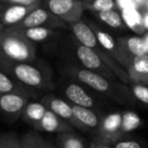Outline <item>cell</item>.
<instances>
[{
    "mask_svg": "<svg viewBox=\"0 0 148 148\" xmlns=\"http://www.w3.org/2000/svg\"><path fill=\"white\" fill-rule=\"evenodd\" d=\"M72 32H73L74 37L79 42V44L82 46H85L87 48L92 49L99 57L103 59V61L106 63V65L112 70L116 76L123 81L124 83H129V75H128L127 70L124 67H122L115 59L111 57L109 54L106 52V50L101 46V44L97 41V38L93 32L92 27H89L83 21H79L77 23H72Z\"/></svg>",
    "mask_w": 148,
    "mask_h": 148,
    "instance_id": "obj_1",
    "label": "cell"
},
{
    "mask_svg": "<svg viewBox=\"0 0 148 148\" xmlns=\"http://www.w3.org/2000/svg\"><path fill=\"white\" fill-rule=\"evenodd\" d=\"M0 58L25 63L35 58V49L23 35L7 31L0 34Z\"/></svg>",
    "mask_w": 148,
    "mask_h": 148,
    "instance_id": "obj_2",
    "label": "cell"
},
{
    "mask_svg": "<svg viewBox=\"0 0 148 148\" xmlns=\"http://www.w3.org/2000/svg\"><path fill=\"white\" fill-rule=\"evenodd\" d=\"M48 7L52 14L71 23L80 21L85 9L79 0H48Z\"/></svg>",
    "mask_w": 148,
    "mask_h": 148,
    "instance_id": "obj_3",
    "label": "cell"
},
{
    "mask_svg": "<svg viewBox=\"0 0 148 148\" xmlns=\"http://www.w3.org/2000/svg\"><path fill=\"white\" fill-rule=\"evenodd\" d=\"M76 55L79 61L83 64V66H85L86 69L95 71L103 76H107L110 78H114V76H116L112 70L106 65L103 59L90 48L79 45L76 49Z\"/></svg>",
    "mask_w": 148,
    "mask_h": 148,
    "instance_id": "obj_4",
    "label": "cell"
},
{
    "mask_svg": "<svg viewBox=\"0 0 148 148\" xmlns=\"http://www.w3.org/2000/svg\"><path fill=\"white\" fill-rule=\"evenodd\" d=\"M95 32V36L97 38V41L101 44V46L106 50L108 54L111 56L113 59H115L122 67H124L125 69H127V67L131 63L132 58L128 57L125 54V52L121 49L120 45L118 44V42H116L114 40V38L111 35H109L106 32L101 31L99 29H97L95 27H91Z\"/></svg>",
    "mask_w": 148,
    "mask_h": 148,
    "instance_id": "obj_5",
    "label": "cell"
},
{
    "mask_svg": "<svg viewBox=\"0 0 148 148\" xmlns=\"http://www.w3.org/2000/svg\"><path fill=\"white\" fill-rule=\"evenodd\" d=\"M99 133L103 140L108 142H116L121 138L122 131V114L113 113L108 115L99 123Z\"/></svg>",
    "mask_w": 148,
    "mask_h": 148,
    "instance_id": "obj_6",
    "label": "cell"
},
{
    "mask_svg": "<svg viewBox=\"0 0 148 148\" xmlns=\"http://www.w3.org/2000/svg\"><path fill=\"white\" fill-rule=\"evenodd\" d=\"M12 73L19 81L29 86H41L44 78L40 70L27 63H16L12 65Z\"/></svg>",
    "mask_w": 148,
    "mask_h": 148,
    "instance_id": "obj_7",
    "label": "cell"
},
{
    "mask_svg": "<svg viewBox=\"0 0 148 148\" xmlns=\"http://www.w3.org/2000/svg\"><path fill=\"white\" fill-rule=\"evenodd\" d=\"M45 103L48 105L49 110H51L53 113H55L61 119L68 121V123L73 126V127L79 128V129H84L85 128L82 124H80L77 121L76 118L74 117L71 106L68 105L63 99H57V97H51V99L47 97L45 99Z\"/></svg>",
    "mask_w": 148,
    "mask_h": 148,
    "instance_id": "obj_8",
    "label": "cell"
},
{
    "mask_svg": "<svg viewBox=\"0 0 148 148\" xmlns=\"http://www.w3.org/2000/svg\"><path fill=\"white\" fill-rule=\"evenodd\" d=\"M36 127L48 133H67L72 129V125L64 122L63 119L48 109L43 119L36 124Z\"/></svg>",
    "mask_w": 148,
    "mask_h": 148,
    "instance_id": "obj_9",
    "label": "cell"
},
{
    "mask_svg": "<svg viewBox=\"0 0 148 148\" xmlns=\"http://www.w3.org/2000/svg\"><path fill=\"white\" fill-rule=\"evenodd\" d=\"M50 17H51L50 12H48L47 10H45L44 8H41V7H36L21 23L13 25V27H10V29H8L7 31L17 32L21 31V29H31V27H42L43 25H45V23H47L49 21Z\"/></svg>",
    "mask_w": 148,
    "mask_h": 148,
    "instance_id": "obj_10",
    "label": "cell"
},
{
    "mask_svg": "<svg viewBox=\"0 0 148 148\" xmlns=\"http://www.w3.org/2000/svg\"><path fill=\"white\" fill-rule=\"evenodd\" d=\"M126 70L129 75L130 82L142 84L146 74L148 73V54L133 57Z\"/></svg>",
    "mask_w": 148,
    "mask_h": 148,
    "instance_id": "obj_11",
    "label": "cell"
},
{
    "mask_svg": "<svg viewBox=\"0 0 148 148\" xmlns=\"http://www.w3.org/2000/svg\"><path fill=\"white\" fill-rule=\"evenodd\" d=\"M118 44L130 58L147 54V46L143 37H127L119 39Z\"/></svg>",
    "mask_w": 148,
    "mask_h": 148,
    "instance_id": "obj_12",
    "label": "cell"
},
{
    "mask_svg": "<svg viewBox=\"0 0 148 148\" xmlns=\"http://www.w3.org/2000/svg\"><path fill=\"white\" fill-rule=\"evenodd\" d=\"M65 95L68 97V99L72 101L75 106L90 109L95 105L93 99H91L90 95H87L82 87L75 83H71L66 87Z\"/></svg>",
    "mask_w": 148,
    "mask_h": 148,
    "instance_id": "obj_13",
    "label": "cell"
},
{
    "mask_svg": "<svg viewBox=\"0 0 148 148\" xmlns=\"http://www.w3.org/2000/svg\"><path fill=\"white\" fill-rule=\"evenodd\" d=\"M38 6H23V5H11L6 8L2 15V23L5 25H13L21 23L33 9Z\"/></svg>",
    "mask_w": 148,
    "mask_h": 148,
    "instance_id": "obj_14",
    "label": "cell"
},
{
    "mask_svg": "<svg viewBox=\"0 0 148 148\" xmlns=\"http://www.w3.org/2000/svg\"><path fill=\"white\" fill-rule=\"evenodd\" d=\"M25 99L16 93H2L0 97V109L8 114H15L25 107Z\"/></svg>",
    "mask_w": 148,
    "mask_h": 148,
    "instance_id": "obj_15",
    "label": "cell"
},
{
    "mask_svg": "<svg viewBox=\"0 0 148 148\" xmlns=\"http://www.w3.org/2000/svg\"><path fill=\"white\" fill-rule=\"evenodd\" d=\"M122 18L128 27L136 34H145L146 29L143 25L142 12L137 8H128L122 10Z\"/></svg>",
    "mask_w": 148,
    "mask_h": 148,
    "instance_id": "obj_16",
    "label": "cell"
},
{
    "mask_svg": "<svg viewBox=\"0 0 148 148\" xmlns=\"http://www.w3.org/2000/svg\"><path fill=\"white\" fill-rule=\"evenodd\" d=\"M74 117L80 124H82L85 128H97L99 126V120L97 116L88 108L79 107V106H72Z\"/></svg>",
    "mask_w": 148,
    "mask_h": 148,
    "instance_id": "obj_17",
    "label": "cell"
},
{
    "mask_svg": "<svg viewBox=\"0 0 148 148\" xmlns=\"http://www.w3.org/2000/svg\"><path fill=\"white\" fill-rule=\"evenodd\" d=\"M17 33L23 35V37L27 38L31 42H43L47 40L50 36H52L53 32H52V29L45 27H36L17 31Z\"/></svg>",
    "mask_w": 148,
    "mask_h": 148,
    "instance_id": "obj_18",
    "label": "cell"
},
{
    "mask_svg": "<svg viewBox=\"0 0 148 148\" xmlns=\"http://www.w3.org/2000/svg\"><path fill=\"white\" fill-rule=\"evenodd\" d=\"M99 18L114 29H122L126 25L122 18V15L115 9L99 12Z\"/></svg>",
    "mask_w": 148,
    "mask_h": 148,
    "instance_id": "obj_19",
    "label": "cell"
},
{
    "mask_svg": "<svg viewBox=\"0 0 148 148\" xmlns=\"http://www.w3.org/2000/svg\"><path fill=\"white\" fill-rule=\"evenodd\" d=\"M142 125V120L134 112H125L122 114V131L123 133L131 132Z\"/></svg>",
    "mask_w": 148,
    "mask_h": 148,
    "instance_id": "obj_20",
    "label": "cell"
},
{
    "mask_svg": "<svg viewBox=\"0 0 148 148\" xmlns=\"http://www.w3.org/2000/svg\"><path fill=\"white\" fill-rule=\"evenodd\" d=\"M46 112H47V109L45 105L41 103H32L25 108V117L29 121L37 124L43 119Z\"/></svg>",
    "mask_w": 148,
    "mask_h": 148,
    "instance_id": "obj_21",
    "label": "cell"
},
{
    "mask_svg": "<svg viewBox=\"0 0 148 148\" xmlns=\"http://www.w3.org/2000/svg\"><path fill=\"white\" fill-rule=\"evenodd\" d=\"M60 148H84L82 141L70 133H61L58 137Z\"/></svg>",
    "mask_w": 148,
    "mask_h": 148,
    "instance_id": "obj_22",
    "label": "cell"
},
{
    "mask_svg": "<svg viewBox=\"0 0 148 148\" xmlns=\"http://www.w3.org/2000/svg\"><path fill=\"white\" fill-rule=\"evenodd\" d=\"M84 7H88L97 12H103L115 9L117 7V3L115 0H91L90 3L84 2Z\"/></svg>",
    "mask_w": 148,
    "mask_h": 148,
    "instance_id": "obj_23",
    "label": "cell"
},
{
    "mask_svg": "<svg viewBox=\"0 0 148 148\" xmlns=\"http://www.w3.org/2000/svg\"><path fill=\"white\" fill-rule=\"evenodd\" d=\"M131 92L133 97L142 103L148 106V86L141 83H132Z\"/></svg>",
    "mask_w": 148,
    "mask_h": 148,
    "instance_id": "obj_24",
    "label": "cell"
},
{
    "mask_svg": "<svg viewBox=\"0 0 148 148\" xmlns=\"http://www.w3.org/2000/svg\"><path fill=\"white\" fill-rule=\"evenodd\" d=\"M23 148H43L44 141L35 134H27L21 141Z\"/></svg>",
    "mask_w": 148,
    "mask_h": 148,
    "instance_id": "obj_25",
    "label": "cell"
},
{
    "mask_svg": "<svg viewBox=\"0 0 148 148\" xmlns=\"http://www.w3.org/2000/svg\"><path fill=\"white\" fill-rule=\"evenodd\" d=\"M0 148H23V144L13 135H6L0 139Z\"/></svg>",
    "mask_w": 148,
    "mask_h": 148,
    "instance_id": "obj_26",
    "label": "cell"
},
{
    "mask_svg": "<svg viewBox=\"0 0 148 148\" xmlns=\"http://www.w3.org/2000/svg\"><path fill=\"white\" fill-rule=\"evenodd\" d=\"M14 89V84L10 78L0 71V93H9Z\"/></svg>",
    "mask_w": 148,
    "mask_h": 148,
    "instance_id": "obj_27",
    "label": "cell"
},
{
    "mask_svg": "<svg viewBox=\"0 0 148 148\" xmlns=\"http://www.w3.org/2000/svg\"><path fill=\"white\" fill-rule=\"evenodd\" d=\"M113 148H143L138 141L135 140H117L114 142Z\"/></svg>",
    "mask_w": 148,
    "mask_h": 148,
    "instance_id": "obj_28",
    "label": "cell"
},
{
    "mask_svg": "<svg viewBox=\"0 0 148 148\" xmlns=\"http://www.w3.org/2000/svg\"><path fill=\"white\" fill-rule=\"evenodd\" d=\"M12 5H23V6H38L40 0H0Z\"/></svg>",
    "mask_w": 148,
    "mask_h": 148,
    "instance_id": "obj_29",
    "label": "cell"
},
{
    "mask_svg": "<svg viewBox=\"0 0 148 148\" xmlns=\"http://www.w3.org/2000/svg\"><path fill=\"white\" fill-rule=\"evenodd\" d=\"M92 143L95 144V148H112L111 146H110L109 142L105 141V140H103L101 138H99V140H95Z\"/></svg>",
    "mask_w": 148,
    "mask_h": 148,
    "instance_id": "obj_30",
    "label": "cell"
},
{
    "mask_svg": "<svg viewBox=\"0 0 148 148\" xmlns=\"http://www.w3.org/2000/svg\"><path fill=\"white\" fill-rule=\"evenodd\" d=\"M141 11V10H140ZM142 16H143V25L145 27L146 31H148V11L146 10H142Z\"/></svg>",
    "mask_w": 148,
    "mask_h": 148,
    "instance_id": "obj_31",
    "label": "cell"
},
{
    "mask_svg": "<svg viewBox=\"0 0 148 148\" xmlns=\"http://www.w3.org/2000/svg\"><path fill=\"white\" fill-rule=\"evenodd\" d=\"M133 2L135 3L136 7H137L139 10H141L144 6V2H145V0H133Z\"/></svg>",
    "mask_w": 148,
    "mask_h": 148,
    "instance_id": "obj_32",
    "label": "cell"
},
{
    "mask_svg": "<svg viewBox=\"0 0 148 148\" xmlns=\"http://www.w3.org/2000/svg\"><path fill=\"white\" fill-rule=\"evenodd\" d=\"M143 38H144V40H145L146 46H147V54H148V31L143 35Z\"/></svg>",
    "mask_w": 148,
    "mask_h": 148,
    "instance_id": "obj_33",
    "label": "cell"
},
{
    "mask_svg": "<svg viewBox=\"0 0 148 148\" xmlns=\"http://www.w3.org/2000/svg\"><path fill=\"white\" fill-rule=\"evenodd\" d=\"M142 10L148 11V0H145V2H144V6H143V8L141 9V11Z\"/></svg>",
    "mask_w": 148,
    "mask_h": 148,
    "instance_id": "obj_34",
    "label": "cell"
},
{
    "mask_svg": "<svg viewBox=\"0 0 148 148\" xmlns=\"http://www.w3.org/2000/svg\"><path fill=\"white\" fill-rule=\"evenodd\" d=\"M142 84L148 85V73L146 74V76H145V78H144V80H143V83H142Z\"/></svg>",
    "mask_w": 148,
    "mask_h": 148,
    "instance_id": "obj_35",
    "label": "cell"
},
{
    "mask_svg": "<svg viewBox=\"0 0 148 148\" xmlns=\"http://www.w3.org/2000/svg\"><path fill=\"white\" fill-rule=\"evenodd\" d=\"M43 148H54L53 146H51L49 143H47V142L44 141V147Z\"/></svg>",
    "mask_w": 148,
    "mask_h": 148,
    "instance_id": "obj_36",
    "label": "cell"
},
{
    "mask_svg": "<svg viewBox=\"0 0 148 148\" xmlns=\"http://www.w3.org/2000/svg\"><path fill=\"white\" fill-rule=\"evenodd\" d=\"M89 148H95V144L91 143V144H90V146H89Z\"/></svg>",
    "mask_w": 148,
    "mask_h": 148,
    "instance_id": "obj_37",
    "label": "cell"
},
{
    "mask_svg": "<svg viewBox=\"0 0 148 148\" xmlns=\"http://www.w3.org/2000/svg\"><path fill=\"white\" fill-rule=\"evenodd\" d=\"M2 27H3V23H0V31L2 29Z\"/></svg>",
    "mask_w": 148,
    "mask_h": 148,
    "instance_id": "obj_38",
    "label": "cell"
},
{
    "mask_svg": "<svg viewBox=\"0 0 148 148\" xmlns=\"http://www.w3.org/2000/svg\"><path fill=\"white\" fill-rule=\"evenodd\" d=\"M115 1H116V0H115Z\"/></svg>",
    "mask_w": 148,
    "mask_h": 148,
    "instance_id": "obj_39",
    "label": "cell"
}]
</instances>
